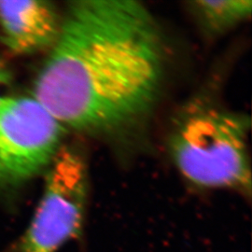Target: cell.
<instances>
[{"mask_svg":"<svg viewBox=\"0 0 252 252\" xmlns=\"http://www.w3.org/2000/svg\"><path fill=\"white\" fill-rule=\"evenodd\" d=\"M164 52L153 14L135 0L70 3L33 96L64 128L104 133L153 108Z\"/></svg>","mask_w":252,"mask_h":252,"instance_id":"6da1fadb","label":"cell"},{"mask_svg":"<svg viewBox=\"0 0 252 252\" xmlns=\"http://www.w3.org/2000/svg\"><path fill=\"white\" fill-rule=\"evenodd\" d=\"M250 129L251 120L243 113L207 105L190 108L172 129V160L196 187L234 190L250 198Z\"/></svg>","mask_w":252,"mask_h":252,"instance_id":"7a4b0ae2","label":"cell"},{"mask_svg":"<svg viewBox=\"0 0 252 252\" xmlns=\"http://www.w3.org/2000/svg\"><path fill=\"white\" fill-rule=\"evenodd\" d=\"M46 172L41 198L19 252H59L84 231L89 180L81 153L62 146Z\"/></svg>","mask_w":252,"mask_h":252,"instance_id":"3957f363","label":"cell"},{"mask_svg":"<svg viewBox=\"0 0 252 252\" xmlns=\"http://www.w3.org/2000/svg\"><path fill=\"white\" fill-rule=\"evenodd\" d=\"M59 121L34 96L0 98V189L46 171L62 148Z\"/></svg>","mask_w":252,"mask_h":252,"instance_id":"277c9868","label":"cell"},{"mask_svg":"<svg viewBox=\"0 0 252 252\" xmlns=\"http://www.w3.org/2000/svg\"><path fill=\"white\" fill-rule=\"evenodd\" d=\"M60 16L49 1H0V34L13 54L28 55L50 50L61 28Z\"/></svg>","mask_w":252,"mask_h":252,"instance_id":"5b68a950","label":"cell"},{"mask_svg":"<svg viewBox=\"0 0 252 252\" xmlns=\"http://www.w3.org/2000/svg\"><path fill=\"white\" fill-rule=\"evenodd\" d=\"M189 8L204 30L221 35L251 17V0H196Z\"/></svg>","mask_w":252,"mask_h":252,"instance_id":"8992f818","label":"cell"},{"mask_svg":"<svg viewBox=\"0 0 252 252\" xmlns=\"http://www.w3.org/2000/svg\"><path fill=\"white\" fill-rule=\"evenodd\" d=\"M10 75L11 74H10L9 68L7 67V65L4 62H2L0 60V98L2 96H4L2 94V91L4 90L6 88V86L9 84L10 79H11Z\"/></svg>","mask_w":252,"mask_h":252,"instance_id":"52a82bcc","label":"cell"}]
</instances>
